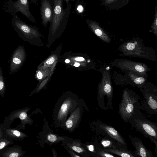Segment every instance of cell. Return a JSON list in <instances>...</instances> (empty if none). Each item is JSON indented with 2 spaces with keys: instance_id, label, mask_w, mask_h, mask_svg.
<instances>
[{
  "instance_id": "cell-31",
  "label": "cell",
  "mask_w": 157,
  "mask_h": 157,
  "mask_svg": "<svg viewBox=\"0 0 157 157\" xmlns=\"http://www.w3.org/2000/svg\"><path fill=\"white\" fill-rule=\"evenodd\" d=\"M156 8H155V19L151 26L152 32L157 37V13Z\"/></svg>"
},
{
  "instance_id": "cell-22",
  "label": "cell",
  "mask_w": 157,
  "mask_h": 157,
  "mask_svg": "<svg viewBox=\"0 0 157 157\" xmlns=\"http://www.w3.org/2000/svg\"><path fill=\"white\" fill-rule=\"evenodd\" d=\"M104 150L108 153L122 157H139L127 148H106Z\"/></svg>"
},
{
  "instance_id": "cell-26",
  "label": "cell",
  "mask_w": 157,
  "mask_h": 157,
  "mask_svg": "<svg viewBox=\"0 0 157 157\" xmlns=\"http://www.w3.org/2000/svg\"><path fill=\"white\" fill-rule=\"evenodd\" d=\"M129 0H103V5L110 8L121 7L126 4Z\"/></svg>"
},
{
  "instance_id": "cell-21",
  "label": "cell",
  "mask_w": 157,
  "mask_h": 157,
  "mask_svg": "<svg viewBox=\"0 0 157 157\" xmlns=\"http://www.w3.org/2000/svg\"><path fill=\"white\" fill-rule=\"evenodd\" d=\"M99 142L103 149L106 148L115 149L127 148L117 142L113 138L107 136H104L101 138Z\"/></svg>"
},
{
  "instance_id": "cell-38",
  "label": "cell",
  "mask_w": 157,
  "mask_h": 157,
  "mask_svg": "<svg viewBox=\"0 0 157 157\" xmlns=\"http://www.w3.org/2000/svg\"><path fill=\"white\" fill-rule=\"evenodd\" d=\"M65 1H66V2L67 3H68L69 0H65Z\"/></svg>"
},
{
  "instance_id": "cell-5",
  "label": "cell",
  "mask_w": 157,
  "mask_h": 157,
  "mask_svg": "<svg viewBox=\"0 0 157 157\" xmlns=\"http://www.w3.org/2000/svg\"><path fill=\"white\" fill-rule=\"evenodd\" d=\"M140 99L138 94L133 90L127 89L123 90L118 113L124 121L128 122L135 111L141 109L140 103L139 102Z\"/></svg>"
},
{
  "instance_id": "cell-23",
  "label": "cell",
  "mask_w": 157,
  "mask_h": 157,
  "mask_svg": "<svg viewBox=\"0 0 157 157\" xmlns=\"http://www.w3.org/2000/svg\"><path fill=\"white\" fill-rule=\"evenodd\" d=\"M128 76L131 80V85L139 88L143 85L147 80L146 78L138 75L131 71H128Z\"/></svg>"
},
{
  "instance_id": "cell-10",
  "label": "cell",
  "mask_w": 157,
  "mask_h": 157,
  "mask_svg": "<svg viewBox=\"0 0 157 157\" xmlns=\"http://www.w3.org/2000/svg\"><path fill=\"white\" fill-rule=\"evenodd\" d=\"M85 105V103L81 99L80 102L60 128L70 133L74 132L80 124L83 114V106L89 111L87 107H86Z\"/></svg>"
},
{
  "instance_id": "cell-33",
  "label": "cell",
  "mask_w": 157,
  "mask_h": 157,
  "mask_svg": "<svg viewBox=\"0 0 157 157\" xmlns=\"http://www.w3.org/2000/svg\"><path fill=\"white\" fill-rule=\"evenodd\" d=\"M55 60L54 57H52L48 58L45 62V65L46 67L49 66L52 64Z\"/></svg>"
},
{
  "instance_id": "cell-29",
  "label": "cell",
  "mask_w": 157,
  "mask_h": 157,
  "mask_svg": "<svg viewBox=\"0 0 157 157\" xmlns=\"http://www.w3.org/2000/svg\"><path fill=\"white\" fill-rule=\"evenodd\" d=\"M96 157H115L117 156L105 151L104 149H101L96 154Z\"/></svg>"
},
{
  "instance_id": "cell-28",
  "label": "cell",
  "mask_w": 157,
  "mask_h": 157,
  "mask_svg": "<svg viewBox=\"0 0 157 157\" xmlns=\"http://www.w3.org/2000/svg\"><path fill=\"white\" fill-rule=\"evenodd\" d=\"M6 85L4 80L3 71L0 66V96L4 97L6 91Z\"/></svg>"
},
{
  "instance_id": "cell-7",
  "label": "cell",
  "mask_w": 157,
  "mask_h": 157,
  "mask_svg": "<svg viewBox=\"0 0 157 157\" xmlns=\"http://www.w3.org/2000/svg\"><path fill=\"white\" fill-rule=\"evenodd\" d=\"M31 109L30 107H25L14 110L6 116L2 125L5 127H10L11 124L16 119L18 118L21 120L19 124L16 127V128L19 130H25V126L27 124L31 126L33 123V121L31 119V116L38 113L37 109L33 112L31 114L28 115V112Z\"/></svg>"
},
{
  "instance_id": "cell-1",
  "label": "cell",
  "mask_w": 157,
  "mask_h": 157,
  "mask_svg": "<svg viewBox=\"0 0 157 157\" xmlns=\"http://www.w3.org/2000/svg\"><path fill=\"white\" fill-rule=\"evenodd\" d=\"M121 52L119 56L134 57L156 61L155 51L151 48L145 46L140 38H133L120 45L117 49Z\"/></svg>"
},
{
  "instance_id": "cell-6",
  "label": "cell",
  "mask_w": 157,
  "mask_h": 157,
  "mask_svg": "<svg viewBox=\"0 0 157 157\" xmlns=\"http://www.w3.org/2000/svg\"><path fill=\"white\" fill-rule=\"evenodd\" d=\"M144 97L141 109L151 115L157 114V89L153 84L146 82L139 88Z\"/></svg>"
},
{
  "instance_id": "cell-4",
  "label": "cell",
  "mask_w": 157,
  "mask_h": 157,
  "mask_svg": "<svg viewBox=\"0 0 157 157\" xmlns=\"http://www.w3.org/2000/svg\"><path fill=\"white\" fill-rule=\"evenodd\" d=\"M110 72V70L106 68L102 72V78L98 86V103L100 108L105 110L113 108V89Z\"/></svg>"
},
{
  "instance_id": "cell-19",
  "label": "cell",
  "mask_w": 157,
  "mask_h": 157,
  "mask_svg": "<svg viewBox=\"0 0 157 157\" xmlns=\"http://www.w3.org/2000/svg\"><path fill=\"white\" fill-rule=\"evenodd\" d=\"M26 151H24L21 147L18 145L6 147L0 151L1 157H21L24 155Z\"/></svg>"
},
{
  "instance_id": "cell-13",
  "label": "cell",
  "mask_w": 157,
  "mask_h": 157,
  "mask_svg": "<svg viewBox=\"0 0 157 157\" xmlns=\"http://www.w3.org/2000/svg\"><path fill=\"white\" fill-rule=\"evenodd\" d=\"M26 56L24 47L21 45L18 46L11 57L9 67L10 73H15L21 68L25 60Z\"/></svg>"
},
{
  "instance_id": "cell-2",
  "label": "cell",
  "mask_w": 157,
  "mask_h": 157,
  "mask_svg": "<svg viewBox=\"0 0 157 157\" xmlns=\"http://www.w3.org/2000/svg\"><path fill=\"white\" fill-rule=\"evenodd\" d=\"M81 101L73 94H65L59 98L55 105L53 113L55 128H60Z\"/></svg>"
},
{
  "instance_id": "cell-17",
  "label": "cell",
  "mask_w": 157,
  "mask_h": 157,
  "mask_svg": "<svg viewBox=\"0 0 157 157\" xmlns=\"http://www.w3.org/2000/svg\"><path fill=\"white\" fill-rule=\"evenodd\" d=\"M87 23L91 30L103 41L109 43L111 42L110 36L96 22L87 20Z\"/></svg>"
},
{
  "instance_id": "cell-14",
  "label": "cell",
  "mask_w": 157,
  "mask_h": 157,
  "mask_svg": "<svg viewBox=\"0 0 157 157\" xmlns=\"http://www.w3.org/2000/svg\"><path fill=\"white\" fill-rule=\"evenodd\" d=\"M14 25L18 31V35L25 41L30 42L38 35L36 29L20 21H16Z\"/></svg>"
},
{
  "instance_id": "cell-8",
  "label": "cell",
  "mask_w": 157,
  "mask_h": 157,
  "mask_svg": "<svg viewBox=\"0 0 157 157\" xmlns=\"http://www.w3.org/2000/svg\"><path fill=\"white\" fill-rule=\"evenodd\" d=\"M112 66L124 71H131L139 76L147 77V73L151 71L145 63L124 59H117L112 63Z\"/></svg>"
},
{
  "instance_id": "cell-3",
  "label": "cell",
  "mask_w": 157,
  "mask_h": 157,
  "mask_svg": "<svg viewBox=\"0 0 157 157\" xmlns=\"http://www.w3.org/2000/svg\"><path fill=\"white\" fill-rule=\"evenodd\" d=\"M140 109H137L128 120L132 127L149 138L155 145V150L157 154V123L145 117Z\"/></svg>"
},
{
  "instance_id": "cell-24",
  "label": "cell",
  "mask_w": 157,
  "mask_h": 157,
  "mask_svg": "<svg viewBox=\"0 0 157 157\" xmlns=\"http://www.w3.org/2000/svg\"><path fill=\"white\" fill-rule=\"evenodd\" d=\"M14 8L20 11L26 17H30V13L29 11L28 0H18L14 4Z\"/></svg>"
},
{
  "instance_id": "cell-32",
  "label": "cell",
  "mask_w": 157,
  "mask_h": 157,
  "mask_svg": "<svg viewBox=\"0 0 157 157\" xmlns=\"http://www.w3.org/2000/svg\"><path fill=\"white\" fill-rule=\"evenodd\" d=\"M67 152L72 157H81V156L78 154H77L73 150L67 148H65Z\"/></svg>"
},
{
  "instance_id": "cell-20",
  "label": "cell",
  "mask_w": 157,
  "mask_h": 157,
  "mask_svg": "<svg viewBox=\"0 0 157 157\" xmlns=\"http://www.w3.org/2000/svg\"><path fill=\"white\" fill-rule=\"evenodd\" d=\"M41 16L43 24L46 25L49 21H52L53 11L49 2L44 0L41 4Z\"/></svg>"
},
{
  "instance_id": "cell-9",
  "label": "cell",
  "mask_w": 157,
  "mask_h": 157,
  "mask_svg": "<svg viewBox=\"0 0 157 157\" xmlns=\"http://www.w3.org/2000/svg\"><path fill=\"white\" fill-rule=\"evenodd\" d=\"M92 130L97 135L110 137L120 144L127 147V144L123 137L113 127L97 120L91 122L90 125Z\"/></svg>"
},
{
  "instance_id": "cell-16",
  "label": "cell",
  "mask_w": 157,
  "mask_h": 157,
  "mask_svg": "<svg viewBox=\"0 0 157 157\" xmlns=\"http://www.w3.org/2000/svg\"><path fill=\"white\" fill-rule=\"evenodd\" d=\"M129 137L135 149V151H132L133 153L139 157H153L152 152L147 148L139 137H132L130 135Z\"/></svg>"
},
{
  "instance_id": "cell-27",
  "label": "cell",
  "mask_w": 157,
  "mask_h": 157,
  "mask_svg": "<svg viewBox=\"0 0 157 157\" xmlns=\"http://www.w3.org/2000/svg\"><path fill=\"white\" fill-rule=\"evenodd\" d=\"M14 143V141L7 138L4 135L0 139V151L9 145L13 144Z\"/></svg>"
},
{
  "instance_id": "cell-39",
  "label": "cell",
  "mask_w": 157,
  "mask_h": 157,
  "mask_svg": "<svg viewBox=\"0 0 157 157\" xmlns=\"http://www.w3.org/2000/svg\"><path fill=\"white\" fill-rule=\"evenodd\" d=\"M1 124H0V128L1 127Z\"/></svg>"
},
{
  "instance_id": "cell-35",
  "label": "cell",
  "mask_w": 157,
  "mask_h": 157,
  "mask_svg": "<svg viewBox=\"0 0 157 157\" xmlns=\"http://www.w3.org/2000/svg\"><path fill=\"white\" fill-rule=\"evenodd\" d=\"M75 60L77 61H82L84 60V59L82 57H77L75 58Z\"/></svg>"
},
{
  "instance_id": "cell-15",
  "label": "cell",
  "mask_w": 157,
  "mask_h": 157,
  "mask_svg": "<svg viewBox=\"0 0 157 157\" xmlns=\"http://www.w3.org/2000/svg\"><path fill=\"white\" fill-rule=\"evenodd\" d=\"M64 15L62 0H54L53 17L52 21V29L55 31L60 25Z\"/></svg>"
},
{
  "instance_id": "cell-30",
  "label": "cell",
  "mask_w": 157,
  "mask_h": 157,
  "mask_svg": "<svg viewBox=\"0 0 157 157\" xmlns=\"http://www.w3.org/2000/svg\"><path fill=\"white\" fill-rule=\"evenodd\" d=\"M48 69L39 70L37 72L36 74V77L39 80H41L45 77L46 76L48 75L50 73Z\"/></svg>"
},
{
  "instance_id": "cell-37",
  "label": "cell",
  "mask_w": 157,
  "mask_h": 157,
  "mask_svg": "<svg viewBox=\"0 0 157 157\" xmlns=\"http://www.w3.org/2000/svg\"><path fill=\"white\" fill-rule=\"evenodd\" d=\"M65 62L66 63H68L70 62V60L68 59H66Z\"/></svg>"
},
{
  "instance_id": "cell-18",
  "label": "cell",
  "mask_w": 157,
  "mask_h": 157,
  "mask_svg": "<svg viewBox=\"0 0 157 157\" xmlns=\"http://www.w3.org/2000/svg\"><path fill=\"white\" fill-rule=\"evenodd\" d=\"M2 130L4 136L14 141H23L28 136L17 129L11 128L10 127H5L1 124Z\"/></svg>"
},
{
  "instance_id": "cell-34",
  "label": "cell",
  "mask_w": 157,
  "mask_h": 157,
  "mask_svg": "<svg viewBox=\"0 0 157 157\" xmlns=\"http://www.w3.org/2000/svg\"><path fill=\"white\" fill-rule=\"evenodd\" d=\"M52 151L53 153V157H57L58 155L56 152L54 148H52Z\"/></svg>"
},
{
  "instance_id": "cell-12",
  "label": "cell",
  "mask_w": 157,
  "mask_h": 157,
  "mask_svg": "<svg viewBox=\"0 0 157 157\" xmlns=\"http://www.w3.org/2000/svg\"><path fill=\"white\" fill-rule=\"evenodd\" d=\"M61 142V144L64 148L71 149L78 153L81 157H92L90 153L85 148L84 144L79 139H74L65 136L64 139Z\"/></svg>"
},
{
  "instance_id": "cell-36",
  "label": "cell",
  "mask_w": 157,
  "mask_h": 157,
  "mask_svg": "<svg viewBox=\"0 0 157 157\" xmlns=\"http://www.w3.org/2000/svg\"><path fill=\"white\" fill-rule=\"evenodd\" d=\"M80 64L76 62L74 64V66L76 67H78L80 65Z\"/></svg>"
},
{
  "instance_id": "cell-25",
  "label": "cell",
  "mask_w": 157,
  "mask_h": 157,
  "mask_svg": "<svg viewBox=\"0 0 157 157\" xmlns=\"http://www.w3.org/2000/svg\"><path fill=\"white\" fill-rule=\"evenodd\" d=\"M85 148L90 153L92 157H96V152L101 149H103L97 140L84 144Z\"/></svg>"
},
{
  "instance_id": "cell-11",
  "label": "cell",
  "mask_w": 157,
  "mask_h": 157,
  "mask_svg": "<svg viewBox=\"0 0 157 157\" xmlns=\"http://www.w3.org/2000/svg\"><path fill=\"white\" fill-rule=\"evenodd\" d=\"M44 124L42 130L39 132L36 138L38 139L37 143L42 147L45 144L51 146L59 143L65 138V136H60L55 133L49 126L46 119H44Z\"/></svg>"
}]
</instances>
